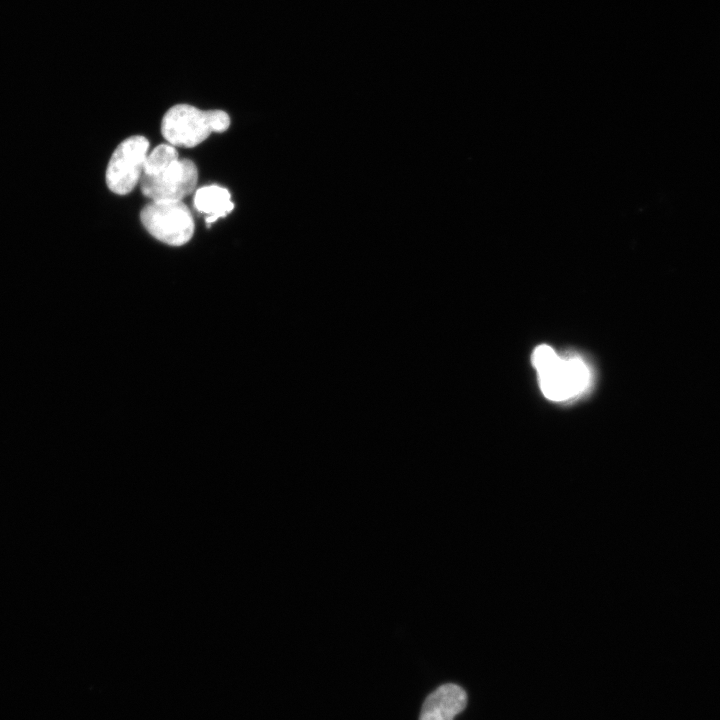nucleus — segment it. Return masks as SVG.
<instances>
[{
    "mask_svg": "<svg viewBox=\"0 0 720 720\" xmlns=\"http://www.w3.org/2000/svg\"><path fill=\"white\" fill-rule=\"evenodd\" d=\"M193 202L199 212L208 215L205 218L208 228H210V223L220 217H225L234 208L230 192L218 185L199 188L195 193Z\"/></svg>",
    "mask_w": 720,
    "mask_h": 720,
    "instance_id": "nucleus-7",
    "label": "nucleus"
},
{
    "mask_svg": "<svg viewBox=\"0 0 720 720\" xmlns=\"http://www.w3.org/2000/svg\"><path fill=\"white\" fill-rule=\"evenodd\" d=\"M197 180L195 163L189 159H177L157 175L143 174L140 188L143 195L152 201H179L192 193Z\"/></svg>",
    "mask_w": 720,
    "mask_h": 720,
    "instance_id": "nucleus-5",
    "label": "nucleus"
},
{
    "mask_svg": "<svg viewBox=\"0 0 720 720\" xmlns=\"http://www.w3.org/2000/svg\"><path fill=\"white\" fill-rule=\"evenodd\" d=\"M148 148V140L141 135L131 136L117 146L106 169L110 191L125 195L134 189L142 176Z\"/></svg>",
    "mask_w": 720,
    "mask_h": 720,
    "instance_id": "nucleus-4",
    "label": "nucleus"
},
{
    "mask_svg": "<svg viewBox=\"0 0 720 720\" xmlns=\"http://www.w3.org/2000/svg\"><path fill=\"white\" fill-rule=\"evenodd\" d=\"M467 705L465 690L453 683L439 686L425 699L419 720H453Z\"/></svg>",
    "mask_w": 720,
    "mask_h": 720,
    "instance_id": "nucleus-6",
    "label": "nucleus"
},
{
    "mask_svg": "<svg viewBox=\"0 0 720 720\" xmlns=\"http://www.w3.org/2000/svg\"><path fill=\"white\" fill-rule=\"evenodd\" d=\"M178 159V152L173 145L160 144L146 157L143 174L157 175Z\"/></svg>",
    "mask_w": 720,
    "mask_h": 720,
    "instance_id": "nucleus-8",
    "label": "nucleus"
},
{
    "mask_svg": "<svg viewBox=\"0 0 720 720\" xmlns=\"http://www.w3.org/2000/svg\"><path fill=\"white\" fill-rule=\"evenodd\" d=\"M229 125L230 117L225 111H203L188 104H177L163 116L161 133L173 146L192 148L212 132L226 131Z\"/></svg>",
    "mask_w": 720,
    "mask_h": 720,
    "instance_id": "nucleus-2",
    "label": "nucleus"
},
{
    "mask_svg": "<svg viewBox=\"0 0 720 720\" xmlns=\"http://www.w3.org/2000/svg\"><path fill=\"white\" fill-rule=\"evenodd\" d=\"M531 362L543 395L553 402L568 403L588 393L593 385V371L576 352L559 354L547 344L537 346Z\"/></svg>",
    "mask_w": 720,
    "mask_h": 720,
    "instance_id": "nucleus-1",
    "label": "nucleus"
},
{
    "mask_svg": "<svg viewBox=\"0 0 720 720\" xmlns=\"http://www.w3.org/2000/svg\"><path fill=\"white\" fill-rule=\"evenodd\" d=\"M145 229L157 240L170 246L186 244L194 233L190 209L179 201H152L140 212Z\"/></svg>",
    "mask_w": 720,
    "mask_h": 720,
    "instance_id": "nucleus-3",
    "label": "nucleus"
}]
</instances>
